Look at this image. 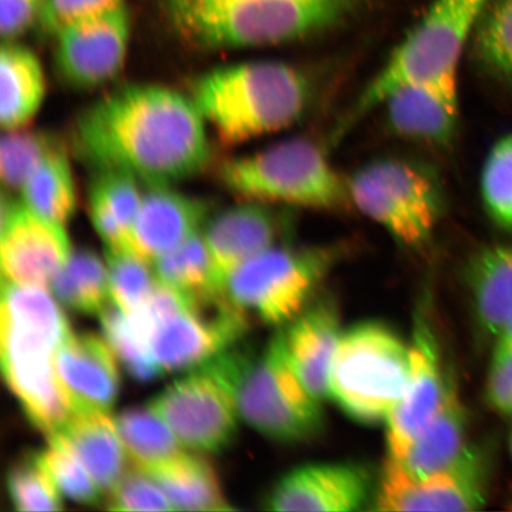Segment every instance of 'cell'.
<instances>
[{
	"label": "cell",
	"instance_id": "obj_14",
	"mask_svg": "<svg viewBox=\"0 0 512 512\" xmlns=\"http://www.w3.org/2000/svg\"><path fill=\"white\" fill-rule=\"evenodd\" d=\"M2 275L9 283L48 288L73 249L66 226L3 195L0 220Z\"/></svg>",
	"mask_w": 512,
	"mask_h": 512
},
{
	"label": "cell",
	"instance_id": "obj_8",
	"mask_svg": "<svg viewBox=\"0 0 512 512\" xmlns=\"http://www.w3.org/2000/svg\"><path fill=\"white\" fill-rule=\"evenodd\" d=\"M335 247L266 249L228 275L224 288L246 315L270 325L291 323L335 266Z\"/></svg>",
	"mask_w": 512,
	"mask_h": 512
},
{
	"label": "cell",
	"instance_id": "obj_42",
	"mask_svg": "<svg viewBox=\"0 0 512 512\" xmlns=\"http://www.w3.org/2000/svg\"><path fill=\"white\" fill-rule=\"evenodd\" d=\"M46 0H0V34L4 42H15L35 24L41 23Z\"/></svg>",
	"mask_w": 512,
	"mask_h": 512
},
{
	"label": "cell",
	"instance_id": "obj_7",
	"mask_svg": "<svg viewBox=\"0 0 512 512\" xmlns=\"http://www.w3.org/2000/svg\"><path fill=\"white\" fill-rule=\"evenodd\" d=\"M227 190L247 201L319 210L351 204L348 181L325 152L306 139H291L253 155L226 160L219 170Z\"/></svg>",
	"mask_w": 512,
	"mask_h": 512
},
{
	"label": "cell",
	"instance_id": "obj_1",
	"mask_svg": "<svg viewBox=\"0 0 512 512\" xmlns=\"http://www.w3.org/2000/svg\"><path fill=\"white\" fill-rule=\"evenodd\" d=\"M206 124L191 98L163 86L127 85L86 108L75 136L96 169L171 187L206 168Z\"/></svg>",
	"mask_w": 512,
	"mask_h": 512
},
{
	"label": "cell",
	"instance_id": "obj_12",
	"mask_svg": "<svg viewBox=\"0 0 512 512\" xmlns=\"http://www.w3.org/2000/svg\"><path fill=\"white\" fill-rule=\"evenodd\" d=\"M488 499L484 457L472 446L450 469L413 478L394 459L383 466L374 498L379 511H476Z\"/></svg>",
	"mask_w": 512,
	"mask_h": 512
},
{
	"label": "cell",
	"instance_id": "obj_22",
	"mask_svg": "<svg viewBox=\"0 0 512 512\" xmlns=\"http://www.w3.org/2000/svg\"><path fill=\"white\" fill-rule=\"evenodd\" d=\"M471 447L467 443L466 409L456 384L451 381L437 415L405 454L394 460L409 476L425 478L450 469Z\"/></svg>",
	"mask_w": 512,
	"mask_h": 512
},
{
	"label": "cell",
	"instance_id": "obj_16",
	"mask_svg": "<svg viewBox=\"0 0 512 512\" xmlns=\"http://www.w3.org/2000/svg\"><path fill=\"white\" fill-rule=\"evenodd\" d=\"M412 369L405 395L387 422L388 457L399 459L443 405L452 379L441 364L437 338L425 317L415 322Z\"/></svg>",
	"mask_w": 512,
	"mask_h": 512
},
{
	"label": "cell",
	"instance_id": "obj_36",
	"mask_svg": "<svg viewBox=\"0 0 512 512\" xmlns=\"http://www.w3.org/2000/svg\"><path fill=\"white\" fill-rule=\"evenodd\" d=\"M11 503L18 511H60L61 492L38 458L29 454L11 467L8 475Z\"/></svg>",
	"mask_w": 512,
	"mask_h": 512
},
{
	"label": "cell",
	"instance_id": "obj_44",
	"mask_svg": "<svg viewBox=\"0 0 512 512\" xmlns=\"http://www.w3.org/2000/svg\"><path fill=\"white\" fill-rule=\"evenodd\" d=\"M495 355L512 354V320L496 338Z\"/></svg>",
	"mask_w": 512,
	"mask_h": 512
},
{
	"label": "cell",
	"instance_id": "obj_2",
	"mask_svg": "<svg viewBox=\"0 0 512 512\" xmlns=\"http://www.w3.org/2000/svg\"><path fill=\"white\" fill-rule=\"evenodd\" d=\"M70 334L68 319L48 288L2 281L3 374L31 424L48 437L74 415L55 368L56 352Z\"/></svg>",
	"mask_w": 512,
	"mask_h": 512
},
{
	"label": "cell",
	"instance_id": "obj_27",
	"mask_svg": "<svg viewBox=\"0 0 512 512\" xmlns=\"http://www.w3.org/2000/svg\"><path fill=\"white\" fill-rule=\"evenodd\" d=\"M89 189V216L105 247L126 248L143 196L138 179L113 170H98Z\"/></svg>",
	"mask_w": 512,
	"mask_h": 512
},
{
	"label": "cell",
	"instance_id": "obj_11",
	"mask_svg": "<svg viewBox=\"0 0 512 512\" xmlns=\"http://www.w3.org/2000/svg\"><path fill=\"white\" fill-rule=\"evenodd\" d=\"M128 313L164 374L196 370L232 347L189 309L181 294L158 279L150 298Z\"/></svg>",
	"mask_w": 512,
	"mask_h": 512
},
{
	"label": "cell",
	"instance_id": "obj_15",
	"mask_svg": "<svg viewBox=\"0 0 512 512\" xmlns=\"http://www.w3.org/2000/svg\"><path fill=\"white\" fill-rule=\"evenodd\" d=\"M130 28V15L123 4L57 32L54 61L59 78L82 91L112 81L123 69Z\"/></svg>",
	"mask_w": 512,
	"mask_h": 512
},
{
	"label": "cell",
	"instance_id": "obj_26",
	"mask_svg": "<svg viewBox=\"0 0 512 512\" xmlns=\"http://www.w3.org/2000/svg\"><path fill=\"white\" fill-rule=\"evenodd\" d=\"M46 96L40 60L28 48L4 42L0 53V124L12 131L35 117Z\"/></svg>",
	"mask_w": 512,
	"mask_h": 512
},
{
	"label": "cell",
	"instance_id": "obj_24",
	"mask_svg": "<svg viewBox=\"0 0 512 512\" xmlns=\"http://www.w3.org/2000/svg\"><path fill=\"white\" fill-rule=\"evenodd\" d=\"M51 437L59 438L108 494L127 472V452L115 421L108 414L75 413Z\"/></svg>",
	"mask_w": 512,
	"mask_h": 512
},
{
	"label": "cell",
	"instance_id": "obj_17",
	"mask_svg": "<svg viewBox=\"0 0 512 512\" xmlns=\"http://www.w3.org/2000/svg\"><path fill=\"white\" fill-rule=\"evenodd\" d=\"M370 473L354 464H313L288 472L266 499L272 511L349 512L370 502Z\"/></svg>",
	"mask_w": 512,
	"mask_h": 512
},
{
	"label": "cell",
	"instance_id": "obj_21",
	"mask_svg": "<svg viewBox=\"0 0 512 512\" xmlns=\"http://www.w3.org/2000/svg\"><path fill=\"white\" fill-rule=\"evenodd\" d=\"M223 283L236 268L277 245L279 226L265 204L247 201L221 211L202 230Z\"/></svg>",
	"mask_w": 512,
	"mask_h": 512
},
{
	"label": "cell",
	"instance_id": "obj_23",
	"mask_svg": "<svg viewBox=\"0 0 512 512\" xmlns=\"http://www.w3.org/2000/svg\"><path fill=\"white\" fill-rule=\"evenodd\" d=\"M380 107L390 128L400 137L445 146L452 142L458 125L459 102L424 86L396 88Z\"/></svg>",
	"mask_w": 512,
	"mask_h": 512
},
{
	"label": "cell",
	"instance_id": "obj_43",
	"mask_svg": "<svg viewBox=\"0 0 512 512\" xmlns=\"http://www.w3.org/2000/svg\"><path fill=\"white\" fill-rule=\"evenodd\" d=\"M486 398L495 411L512 418V354L492 355Z\"/></svg>",
	"mask_w": 512,
	"mask_h": 512
},
{
	"label": "cell",
	"instance_id": "obj_25",
	"mask_svg": "<svg viewBox=\"0 0 512 512\" xmlns=\"http://www.w3.org/2000/svg\"><path fill=\"white\" fill-rule=\"evenodd\" d=\"M467 284L480 330L496 339L512 320V246L479 252L467 267Z\"/></svg>",
	"mask_w": 512,
	"mask_h": 512
},
{
	"label": "cell",
	"instance_id": "obj_32",
	"mask_svg": "<svg viewBox=\"0 0 512 512\" xmlns=\"http://www.w3.org/2000/svg\"><path fill=\"white\" fill-rule=\"evenodd\" d=\"M152 265L160 283L174 288L183 297L200 296L224 287L202 232L160 256Z\"/></svg>",
	"mask_w": 512,
	"mask_h": 512
},
{
	"label": "cell",
	"instance_id": "obj_3",
	"mask_svg": "<svg viewBox=\"0 0 512 512\" xmlns=\"http://www.w3.org/2000/svg\"><path fill=\"white\" fill-rule=\"evenodd\" d=\"M232 345L201 369L227 390L240 419L280 443H302L322 430L320 402L288 360L283 331L261 352Z\"/></svg>",
	"mask_w": 512,
	"mask_h": 512
},
{
	"label": "cell",
	"instance_id": "obj_34",
	"mask_svg": "<svg viewBox=\"0 0 512 512\" xmlns=\"http://www.w3.org/2000/svg\"><path fill=\"white\" fill-rule=\"evenodd\" d=\"M22 128L6 131L0 142V177L11 190H21L43 158L62 146L48 133Z\"/></svg>",
	"mask_w": 512,
	"mask_h": 512
},
{
	"label": "cell",
	"instance_id": "obj_30",
	"mask_svg": "<svg viewBox=\"0 0 512 512\" xmlns=\"http://www.w3.org/2000/svg\"><path fill=\"white\" fill-rule=\"evenodd\" d=\"M114 421L128 458L139 470L149 471L184 453L175 434L149 406L126 409Z\"/></svg>",
	"mask_w": 512,
	"mask_h": 512
},
{
	"label": "cell",
	"instance_id": "obj_29",
	"mask_svg": "<svg viewBox=\"0 0 512 512\" xmlns=\"http://www.w3.org/2000/svg\"><path fill=\"white\" fill-rule=\"evenodd\" d=\"M19 191L25 206L66 226L76 208V188L72 166L62 146L43 158Z\"/></svg>",
	"mask_w": 512,
	"mask_h": 512
},
{
	"label": "cell",
	"instance_id": "obj_37",
	"mask_svg": "<svg viewBox=\"0 0 512 512\" xmlns=\"http://www.w3.org/2000/svg\"><path fill=\"white\" fill-rule=\"evenodd\" d=\"M480 191L491 219L512 230V134L498 140L486 157Z\"/></svg>",
	"mask_w": 512,
	"mask_h": 512
},
{
	"label": "cell",
	"instance_id": "obj_13",
	"mask_svg": "<svg viewBox=\"0 0 512 512\" xmlns=\"http://www.w3.org/2000/svg\"><path fill=\"white\" fill-rule=\"evenodd\" d=\"M149 407L183 447L197 452H220L238 431V411L219 382L201 369L171 383Z\"/></svg>",
	"mask_w": 512,
	"mask_h": 512
},
{
	"label": "cell",
	"instance_id": "obj_40",
	"mask_svg": "<svg viewBox=\"0 0 512 512\" xmlns=\"http://www.w3.org/2000/svg\"><path fill=\"white\" fill-rule=\"evenodd\" d=\"M107 509L115 511H175L168 496L147 473L127 471L110 492Z\"/></svg>",
	"mask_w": 512,
	"mask_h": 512
},
{
	"label": "cell",
	"instance_id": "obj_18",
	"mask_svg": "<svg viewBox=\"0 0 512 512\" xmlns=\"http://www.w3.org/2000/svg\"><path fill=\"white\" fill-rule=\"evenodd\" d=\"M55 368L74 414L111 412L120 374L107 341L93 334H70L56 352Z\"/></svg>",
	"mask_w": 512,
	"mask_h": 512
},
{
	"label": "cell",
	"instance_id": "obj_31",
	"mask_svg": "<svg viewBox=\"0 0 512 512\" xmlns=\"http://www.w3.org/2000/svg\"><path fill=\"white\" fill-rule=\"evenodd\" d=\"M50 287L61 303L85 315H100L111 298L107 264L88 249L73 251Z\"/></svg>",
	"mask_w": 512,
	"mask_h": 512
},
{
	"label": "cell",
	"instance_id": "obj_35",
	"mask_svg": "<svg viewBox=\"0 0 512 512\" xmlns=\"http://www.w3.org/2000/svg\"><path fill=\"white\" fill-rule=\"evenodd\" d=\"M473 38L486 66L512 82V0H489Z\"/></svg>",
	"mask_w": 512,
	"mask_h": 512
},
{
	"label": "cell",
	"instance_id": "obj_9",
	"mask_svg": "<svg viewBox=\"0 0 512 512\" xmlns=\"http://www.w3.org/2000/svg\"><path fill=\"white\" fill-rule=\"evenodd\" d=\"M177 34L196 47L278 46L300 38L296 0H162Z\"/></svg>",
	"mask_w": 512,
	"mask_h": 512
},
{
	"label": "cell",
	"instance_id": "obj_39",
	"mask_svg": "<svg viewBox=\"0 0 512 512\" xmlns=\"http://www.w3.org/2000/svg\"><path fill=\"white\" fill-rule=\"evenodd\" d=\"M49 443L46 450L38 452L37 456L61 494L80 504L101 503L104 491L75 454L57 437H49Z\"/></svg>",
	"mask_w": 512,
	"mask_h": 512
},
{
	"label": "cell",
	"instance_id": "obj_41",
	"mask_svg": "<svg viewBox=\"0 0 512 512\" xmlns=\"http://www.w3.org/2000/svg\"><path fill=\"white\" fill-rule=\"evenodd\" d=\"M123 4L121 0H46L40 24L56 35L68 25L104 15Z\"/></svg>",
	"mask_w": 512,
	"mask_h": 512
},
{
	"label": "cell",
	"instance_id": "obj_38",
	"mask_svg": "<svg viewBox=\"0 0 512 512\" xmlns=\"http://www.w3.org/2000/svg\"><path fill=\"white\" fill-rule=\"evenodd\" d=\"M100 320L107 343L134 380L147 382L164 375L155 358L134 336L125 311L114 304L107 305Z\"/></svg>",
	"mask_w": 512,
	"mask_h": 512
},
{
	"label": "cell",
	"instance_id": "obj_4",
	"mask_svg": "<svg viewBox=\"0 0 512 512\" xmlns=\"http://www.w3.org/2000/svg\"><path fill=\"white\" fill-rule=\"evenodd\" d=\"M191 100L223 143L238 145L302 118L311 88L302 70L279 61L228 64L192 86Z\"/></svg>",
	"mask_w": 512,
	"mask_h": 512
},
{
	"label": "cell",
	"instance_id": "obj_45",
	"mask_svg": "<svg viewBox=\"0 0 512 512\" xmlns=\"http://www.w3.org/2000/svg\"><path fill=\"white\" fill-rule=\"evenodd\" d=\"M510 451H511V456H512V434H511V437H510Z\"/></svg>",
	"mask_w": 512,
	"mask_h": 512
},
{
	"label": "cell",
	"instance_id": "obj_28",
	"mask_svg": "<svg viewBox=\"0 0 512 512\" xmlns=\"http://www.w3.org/2000/svg\"><path fill=\"white\" fill-rule=\"evenodd\" d=\"M144 472L162 488L175 511L233 510L223 495L213 467L201 457L184 452L170 462Z\"/></svg>",
	"mask_w": 512,
	"mask_h": 512
},
{
	"label": "cell",
	"instance_id": "obj_5",
	"mask_svg": "<svg viewBox=\"0 0 512 512\" xmlns=\"http://www.w3.org/2000/svg\"><path fill=\"white\" fill-rule=\"evenodd\" d=\"M489 0H434L337 126L336 136L380 107L402 86H424L458 101V70L466 43Z\"/></svg>",
	"mask_w": 512,
	"mask_h": 512
},
{
	"label": "cell",
	"instance_id": "obj_6",
	"mask_svg": "<svg viewBox=\"0 0 512 512\" xmlns=\"http://www.w3.org/2000/svg\"><path fill=\"white\" fill-rule=\"evenodd\" d=\"M411 344L388 325L364 322L344 331L332 363L329 396L352 420L386 422L405 395Z\"/></svg>",
	"mask_w": 512,
	"mask_h": 512
},
{
	"label": "cell",
	"instance_id": "obj_19",
	"mask_svg": "<svg viewBox=\"0 0 512 512\" xmlns=\"http://www.w3.org/2000/svg\"><path fill=\"white\" fill-rule=\"evenodd\" d=\"M208 204L170 187H152L143 196L125 251L152 265L192 235L202 232Z\"/></svg>",
	"mask_w": 512,
	"mask_h": 512
},
{
	"label": "cell",
	"instance_id": "obj_20",
	"mask_svg": "<svg viewBox=\"0 0 512 512\" xmlns=\"http://www.w3.org/2000/svg\"><path fill=\"white\" fill-rule=\"evenodd\" d=\"M288 360L309 392L329 398V381L342 330L336 306L325 300L299 313L283 331Z\"/></svg>",
	"mask_w": 512,
	"mask_h": 512
},
{
	"label": "cell",
	"instance_id": "obj_10",
	"mask_svg": "<svg viewBox=\"0 0 512 512\" xmlns=\"http://www.w3.org/2000/svg\"><path fill=\"white\" fill-rule=\"evenodd\" d=\"M351 204L407 247L424 246L440 219L443 200L426 171L401 159H380L349 181Z\"/></svg>",
	"mask_w": 512,
	"mask_h": 512
},
{
	"label": "cell",
	"instance_id": "obj_33",
	"mask_svg": "<svg viewBox=\"0 0 512 512\" xmlns=\"http://www.w3.org/2000/svg\"><path fill=\"white\" fill-rule=\"evenodd\" d=\"M110 296L120 310L132 312L150 298L157 284L150 262L119 249L106 248Z\"/></svg>",
	"mask_w": 512,
	"mask_h": 512
}]
</instances>
